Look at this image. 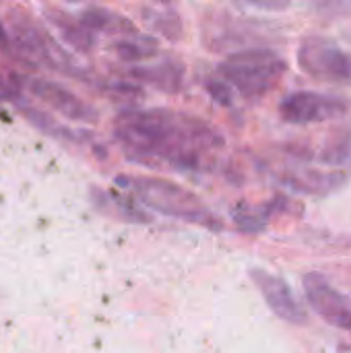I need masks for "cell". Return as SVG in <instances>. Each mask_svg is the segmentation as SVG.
<instances>
[{"label":"cell","mask_w":351,"mask_h":353,"mask_svg":"<svg viewBox=\"0 0 351 353\" xmlns=\"http://www.w3.org/2000/svg\"><path fill=\"white\" fill-rule=\"evenodd\" d=\"M273 176L281 186L290 188L292 192L304 196H317V199H325L339 192L350 178L345 170H323L317 165H306L296 161L279 168L277 172H273Z\"/></svg>","instance_id":"obj_8"},{"label":"cell","mask_w":351,"mask_h":353,"mask_svg":"<svg viewBox=\"0 0 351 353\" xmlns=\"http://www.w3.org/2000/svg\"><path fill=\"white\" fill-rule=\"evenodd\" d=\"M248 275H250L252 283L257 285V290L261 292L265 304L271 308V312L277 319H281L283 323L296 325V327L308 323V314H306L304 306L298 302L294 290L290 288V283L283 277H279L267 269H261V267H252L248 271Z\"/></svg>","instance_id":"obj_10"},{"label":"cell","mask_w":351,"mask_h":353,"mask_svg":"<svg viewBox=\"0 0 351 353\" xmlns=\"http://www.w3.org/2000/svg\"><path fill=\"white\" fill-rule=\"evenodd\" d=\"M205 91L209 93V97H211L215 103H219V105H223V108L234 105V91H232V87H230L228 83H223L217 74L205 79Z\"/></svg>","instance_id":"obj_19"},{"label":"cell","mask_w":351,"mask_h":353,"mask_svg":"<svg viewBox=\"0 0 351 353\" xmlns=\"http://www.w3.org/2000/svg\"><path fill=\"white\" fill-rule=\"evenodd\" d=\"M302 288L306 302L321 321H325L329 327L351 331V304L325 275L306 273L302 277Z\"/></svg>","instance_id":"obj_9"},{"label":"cell","mask_w":351,"mask_h":353,"mask_svg":"<svg viewBox=\"0 0 351 353\" xmlns=\"http://www.w3.org/2000/svg\"><path fill=\"white\" fill-rule=\"evenodd\" d=\"M350 108L351 103L343 95L314 89H298L281 97L277 112L281 122L290 126H310L343 118Z\"/></svg>","instance_id":"obj_6"},{"label":"cell","mask_w":351,"mask_h":353,"mask_svg":"<svg viewBox=\"0 0 351 353\" xmlns=\"http://www.w3.org/2000/svg\"><path fill=\"white\" fill-rule=\"evenodd\" d=\"M141 19L143 23L163 39L178 43L184 33L182 17L174 4H145L141 8Z\"/></svg>","instance_id":"obj_17"},{"label":"cell","mask_w":351,"mask_h":353,"mask_svg":"<svg viewBox=\"0 0 351 353\" xmlns=\"http://www.w3.org/2000/svg\"><path fill=\"white\" fill-rule=\"evenodd\" d=\"M114 139L130 161L180 174H211L225 151V139L211 122L174 108L120 110Z\"/></svg>","instance_id":"obj_1"},{"label":"cell","mask_w":351,"mask_h":353,"mask_svg":"<svg viewBox=\"0 0 351 353\" xmlns=\"http://www.w3.org/2000/svg\"><path fill=\"white\" fill-rule=\"evenodd\" d=\"M89 199H91V205L97 209V213H101L110 219L122 221V223L143 225V223H151V219H153L145 211V207H141L128 194H118V192H112V190H106L99 186H91Z\"/></svg>","instance_id":"obj_13"},{"label":"cell","mask_w":351,"mask_h":353,"mask_svg":"<svg viewBox=\"0 0 351 353\" xmlns=\"http://www.w3.org/2000/svg\"><path fill=\"white\" fill-rule=\"evenodd\" d=\"M285 203L288 201L283 196H275L261 205H240L232 211V217H234V223L242 232L259 234L261 230H265L271 223L273 217H277L285 211Z\"/></svg>","instance_id":"obj_18"},{"label":"cell","mask_w":351,"mask_h":353,"mask_svg":"<svg viewBox=\"0 0 351 353\" xmlns=\"http://www.w3.org/2000/svg\"><path fill=\"white\" fill-rule=\"evenodd\" d=\"M79 21L93 33V35H112L116 39L128 37V35H139V27L124 17L122 12H116L108 6H87L81 10Z\"/></svg>","instance_id":"obj_14"},{"label":"cell","mask_w":351,"mask_h":353,"mask_svg":"<svg viewBox=\"0 0 351 353\" xmlns=\"http://www.w3.org/2000/svg\"><path fill=\"white\" fill-rule=\"evenodd\" d=\"M300 68L317 81L351 87V52L325 35H306L298 48Z\"/></svg>","instance_id":"obj_5"},{"label":"cell","mask_w":351,"mask_h":353,"mask_svg":"<svg viewBox=\"0 0 351 353\" xmlns=\"http://www.w3.org/2000/svg\"><path fill=\"white\" fill-rule=\"evenodd\" d=\"M12 48H14V43H12L10 31L6 29L4 21L0 19V50H2L4 54H12V56H17V52H14Z\"/></svg>","instance_id":"obj_21"},{"label":"cell","mask_w":351,"mask_h":353,"mask_svg":"<svg viewBox=\"0 0 351 353\" xmlns=\"http://www.w3.org/2000/svg\"><path fill=\"white\" fill-rule=\"evenodd\" d=\"M116 72L120 79L132 81L141 87H151L155 91L176 95L184 89L186 68L174 56H161L159 60L147 64H132V66H118Z\"/></svg>","instance_id":"obj_11"},{"label":"cell","mask_w":351,"mask_h":353,"mask_svg":"<svg viewBox=\"0 0 351 353\" xmlns=\"http://www.w3.org/2000/svg\"><path fill=\"white\" fill-rule=\"evenodd\" d=\"M10 37L14 48L33 64L43 66L52 72L85 81L87 85H95L99 89L101 79L91 74L85 66H81L68 52H64L54 37H50L39 25H35L29 17L12 12L8 17Z\"/></svg>","instance_id":"obj_4"},{"label":"cell","mask_w":351,"mask_h":353,"mask_svg":"<svg viewBox=\"0 0 351 353\" xmlns=\"http://www.w3.org/2000/svg\"><path fill=\"white\" fill-rule=\"evenodd\" d=\"M46 17L48 21L54 25V29L60 33V37L77 52L87 54L95 48L97 43V35H93L81 21L79 17H72L64 10L58 8H46Z\"/></svg>","instance_id":"obj_16"},{"label":"cell","mask_w":351,"mask_h":353,"mask_svg":"<svg viewBox=\"0 0 351 353\" xmlns=\"http://www.w3.org/2000/svg\"><path fill=\"white\" fill-rule=\"evenodd\" d=\"M240 8H248V10H261V12H277V10H285L292 4L290 2H240Z\"/></svg>","instance_id":"obj_20"},{"label":"cell","mask_w":351,"mask_h":353,"mask_svg":"<svg viewBox=\"0 0 351 353\" xmlns=\"http://www.w3.org/2000/svg\"><path fill=\"white\" fill-rule=\"evenodd\" d=\"M114 182L120 190H124V194L132 196L141 207L153 213L209 230L213 234L225 230L223 219L199 194L178 182L143 174H120Z\"/></svg>","instance_id":"obj_2"},{"label":"cell","mask_w":351,"mask_h":353,"mask_svg":"<svg viewBox=\"0 0 351 353\" xmlns=\"http://www.w3.org/2000/svg\"><path fill=\"white\" fill-rule=\"evenodd\" d=\"M288 62L271 48H244L230 52L217 64V77L244 99L269 95L285 77Z\"/></svg>","instance_id":"obj_3"},{"label":"cell","mask_w":351,"mask_h":353,"mask_svg":"<svg viewBox=\"0 0 351 353\" xmlns=\"http://www.w3.org/2000/svg\"><path fill=\"white\" fill-rule=\"evenodd\" d=\"M12 79L33 97L43 101L48 108H52L56 114H60L66 120L79 122V124H97L99 112L81 99L77 93H72L68 87L50 81L46 77H33V74H12Z\"/></svg>","instance_id":"obj_7"},{"label":"cell","mask_w":351,"mask_h":353,"mask_svg":"<svg viewBox=\"0 0 351 353\" xmlns=\"http://www.w3.org/2000/svg\"><path fill=\"white\" fill-rule=\"evenodd\" d=\"M110 50H112V54L124 66L147 64V62H153V60L161 58L159 39L155 35H147V33H139V35H128V37L114 39L112 46H110Z\"/></svg>","instance_id":"obj_15"},{"label":"cell","mask_w":351,"mask_h":353,"mask_svg":"<svg viewBox=\"0 0 351 353\" xmlns=\"http://www.w3.org/2000/svg\"><path fill=\"white\" fill-rule=\"evenodd\" d=\"M10 99L17 103V108L21 110V114L27 118V122H29L31 126H35L41 134H46V137H50V139H54V141H60V143H70V145H89V147H95V149H103V147H99V145H97L95 137H91L87 130H77V128H70V126H66V124L58 122V120H56V118H52L50 114H46V112H41V110H37V108L29 105L27 101H21L23 97H21V95H17L14 91H12Z\"/></svg>","instance_id":"obj_12"}]
</instances>
